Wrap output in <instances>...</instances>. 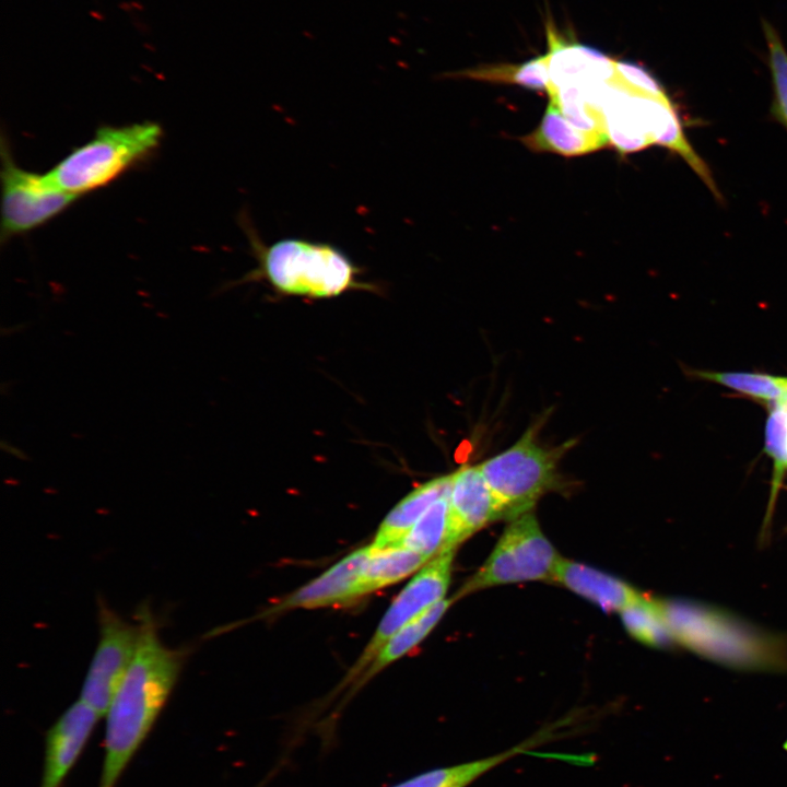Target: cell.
<instances>
[{"mask_svg": "<svg viewBox=\"0 0 787 787\" xmlns=\"http://www.w3.org/2000/svg\"><path fill=\"white\" fill-rule=\"evenodd\" d=\"M134 658L105 713L104 757L97 787H117L166 705L187 653L166 646L146 606L138 612Z\"/></svg>", "mask_w": 787, "mask_h": 787, "instance_id": "obj_1", "label": "cell"}, {"mask_svg": "<svg viewBox=\"0 0 787 787\" xmlns=\"http://www.w3.org/2000/svg\"><path fill=\"white\" fill-rule=\"evenodd\" d=\"M693 374L756 401L774 406L787 403V377L748 372L695 371Z\"/></svg>", "mask_w": 787, "mask_h": 787, "instance_id": "obj_22", "label": "cell"}, {"mask_svg": "<svg viewBox=\"0 0 787 787\" xmlns=\"http://www.w3.org/2000/svg\"><path fill=\"white\" fill-rule=\"evenodd\" d=\"M99 637L79 700L101 717L129 669L140 641V623L128 622L106 603H98Z\"/></svg>", "mask_w": 787, "mask_h": 787, "instance_id": "obj_8", "label": "cell"}, {"mask_svg": "<svg viewBox=\"0 0 787 787\" xmlns=\"http://www.w3.org/2000/svg\"><path fill=\"white\" fill-rule=\"evenodd\" d=\"M448 545L458 544L490 522L501 519L495 497L479 465H465L451 473Z\"/></svg>", "mask_w": 787, "mask_h": 787, "instance_id": "obj_11", "label": "cell"}, {"mask_svg": "<svg viewBox=\"0 0 787 787\" xmlns=\"http://www.w3.org/2000/svg\"><path fill=\"white\" fill-rule=\"evenodd\" d=\"M549 582L564 586L607 612L620 613L644 596L612 575L562 556Z\"/></svg>", "mask_w": 787, "mask_h": 787, "instance_id": "obj_15", "label": "cell"}, {"mask_svg": "<svg viewBox=\"0 0 787 787\" xmlns=\"http://www.w3.org/2000/svg\"><path fill=\"white\" fill-rule=\"evenodd\" d=\"M547 54L552 91L566 85L584 86L616 79L615 61L602 51L564 40L552 25L547 26Z\"/></svg>", "mask_w": 787, "mask_h": 787, "instance_id": "obj_13", "label": "cell"}, {"mask_svg": "<svg viewBox=\"0 0 787 787\" xmlns=\"http://www.w3.org/2000/svg\"><path fill=\"white\" fill-rule=\"evenodd\" d=\"M784 127L787 129V122H786V125H785Z\"/></svg>", "mask_w": 787, "mask_h": 787, "instance_id": "obj_29", "label": "cell"}, {"mask_svg": "<svg viewBox=\"0 0 787 787\" xmlns=\"http://www.w3.org/2000/svg\"><path fill=\"white\" fill-rule=\"evenodd\" d=\"M542 420L532 423L510 447L479 463L501 518L509 520L532 512L540 497L560 488L559 462L575 439L556 447L541 445L537 435Z\"/></svg>", "mask_w": 787, "mask_h": 787, "instance_id": "obj_5", "label": "cell"}, {"mask_svg": "<svg viewBox=\"0 0 787 787\" xmlns=\"http://www.w3.org/2000/svg\"><path fill=\"white\" fill-rule=\"evenodd\" d=\"M451 602V599L444 598L418 614L390 636L367 668L361 682L368 680L389 663L407 655L412 648L419 645L439 622Z\"/></svg>", "mask_w": 787, "mask_h": 787, "instance_id": "obj_19", "label": "cell"}, {"mask_svg": "<svg viewBox=\"0 0 787 787\" xmlns=\"http://www.w3.org/2000/svg\"><path fill=\"white\" fill-rule=\"evenodd\" d=\"M629 634L650 647H668L674 643L658 609L656 598L644 596L620 612Z\"/></svg>", "mask_w": 787, "mask_h": 787, "instance_id": "obj_23", "label": "cell"}, {"mask_svg": "<svg viewBox=\"0 0 787 787\" xmlns=\"http://www.w3.org/2000/svg\"><path fill=\"white\" fill-rule=\"evenodd\" d=\"M368 555L369 545L355 550L287 596L272 611L327 607L355 599V588Z\"/></svg>", "mask_w": 787, "mask_h": 787, "instance_id": "obj_14", "label": "cell"}, {"mask_svg": "<svg viewBox=\"0 0 787 787\" xmlns=\"http://www.w3.org/2000/svg\"><path fill=\"white\" fill-rule=\"evenodd\" d=\"M549 97L556 103L564 117L574 127L583 132L608 139L602 113L587 102L580 86H562L549 94Z\"/></svg>", "mask_w": 787, "mask_h": 787, "instance_id": "obj_25", "label": "cell"}, {"mask_svg": "<svg viewBox=\"0 0 787 787\" xmlns=\"http://www.w3.org/2000/svg\"><path fill=\"white\" fill-rule=\"evenodd\" d=\"M447 75L516 84L530 90L545 91L548 94L553 89L547 55L539 56L520 64H489Z\"/></svg>", "mask_w": 787, "mask_h": 787, "instance_id": "obj_20", "label": "cell"}, {"mask_svg": "<svg viewBox=\"0 0 787 787\" xmlns=\"http://www.w3.org/2000/svg\"><path fill=\"white\" fill-rule=\"evenodd\" d=\"M162 137L161 126L153 121L103 126L47 174L61 189L79 198L146 161L160 146Z\"/></svg>", "mask_w": 787, "mask_h": 787, "instance_id": "obj_4", "label": "cell"}, {"mask_svg": "<svg viewBox=\"0 0 787 787\" xmlns=\"http://www.w3.org/2000/svg\"><path fill=\"white\" fill-rule=\"evenodd\" d=\"M451 474L430 480L402 498L380 524L371 547L397 545L420 517L449 492Z\"/></svg>", "mask_w": 787, "mask_h": 787, "instance_id": "obj_17", "label": "cell"}, {"mask_svg": "<svg viewBox=\"0 0 787 787\" xmlns=\"http://www.w3.org/2000/svg\"><path fill=\"white\" fill-rule=\"evenodd\" d=\"M448 538L449 505L447 494L436 501L420 517L397 545H403L431 560L444 548L449 547Z\"/></svg>", "mask_w": 787, "mask_h": 787, "instance_id": "obj_21", "label": "cell"}, {"mask_svg": "<svg viewBox=\"0 0 787 787\" xmlns=\"http://www.w3.org/2000/svg\"><path fill=\"white\" fill-rule=\"evenodd\" d=\"M428 561L422 554L403 545L381 549H373L369 545V555L360 575L355 598L401 580Z\"/></svg>", "mask_w": 787, "mask_h": 787, "instance_id": "obj_18", "label": "cell"}, {"mask_svg": "<svg viewBox=\"0 0 787 787\" xmlns=\"http://www.w3.org/2000/svg\"><path fill=\"white\" fill-rule=\"evenodd\" d=\"M508 521L490 556L462 585L458 597L494 586L550 580L561 555L542 532L533 512Z\"/></svg>", "mask_w": 787, "mask_h": 787, "instance_id": "obj_6", "label": "cell"}, {"mask_svg": "<svg viewBox=\"0 0 787 787\" xmlns=\"http://www.w3.org/2000/svg\"><path fill=\"white\" fill-rule=\"evenodd\" d=\"M783 748H784V750L787 752V739L784 741Z\"/></svg>", "mask_w": 787, "mask_h": 787, "instance_id": "obj_28", "label": "cell"}, {"mask_svg": "<svg viewBox=\"0 0 787 787\" xmlns=\"http://www.w3.org/2000/svg\"><path fill=\"white\" fill-rule=\"evenodd\" d=\"M763 26L770 49V66L775 93L771 114L784 126L787 121V52L773 26L767 22H764Z\"/></svg>", "mask_w": 787, "mask_h": 787, "instance_id": "obj_26", "label": "cell"}, {"mask_svg": "<svg viewBox=\"0 0 787 787\" xmlns=\"http://www.w3.org/2000/svg\"><path fill=\"white\" fill-rule=\"evenodd\" d=\"M765 451L773 460L770 503L765 517L767 526L785 471L787 470V407L774 406L765 425Z\"/></svg>", "mask_w": 787, "mask_h": 787, "instance_id": "obj_24", "label": "cell"}, {"mask_svg": "<svg viewBox=\"0 0 787 787\" xmlns=\"http://www.w3.org/2000/svg\"><path fill=\"white\" fill-rule=\"evenodd\" d=\"M1 239L28 233L59 215L78 197L61 189L46 174L26 171L1 140Z\"/></svg>", "mask_w": 787, "mask_h": 787, "instance_id": "obj_7", "label": "cell"}, {"mask_svg": "<svg viewBox=\"0 0 787 787\" xmlns=\"http://www.w3.org/2000/svg\"><path fill=\"white\" fill-rule=\"evenodd\" d=\"M674 643L727 667L787 670V637L756 627L717 607L685 599H658Z\"/></svg>", "mask_w": 787, "mask_h": 787, "instance_id": "obj_2", "label": "cell"}, {"mask_svg": "<svg viewBox=\"0 0 787 787\" xmlns=\"http://www.w3.org/2000/svg\"><path fill=\"white\" fill-rule=\"evenodd\" d=\"M243 227L257 261L252 278L267 280L278 292L324 298L361 286L360 269L336 246L303 238L266 244L245 219Z\"/></svg>", "mask_w": 787, "mask_h": 787, "instance_id": "obj_3", "label": "cell"}, {"mask_svg": "<svg viewBox=\"0 0 787 787\" xmlns=\"http://www.w3.org/2000/svg\"><path fill=\"white\" fill-rule=\"evenodd\" d=\"M455 547L444 548L423 565L399 592L378 624L375 634L346 677L352 681L372 663L384 644L418 614L443 600L447 591L455 555Z\"/></svg>", "mask_w": 787, "mask_h": 787, "instance_id": "obj_9", "label": "cell"}, {"mask_svg": "<svg viewBox=\"0 0 787 787\" xmlns=\"http://www.w3.org/2000/svg\"><path fill=\"white\" fill-rule=\"evenodd\" d=\"M101 716L78 698L51 725L45 738L38 787H61L86 747Z\"/></svg>", "mask_w": 787, "mask_h": 787, "instance_id": "obj_10", "label": "cell"}, {"mask_svg": "<svg viewBox=\"0 0 787 787\" xmlns=\"http://www.w3.org/2000/svg\"><path fill=\"white\" fill-rule=\"evenodd\" d=\"M616 78L634 92L653 97H668L661 84L642 66L615 61Z\"/></svg>", "mask_w": 787, "mask_h": 787, "instance_id": "obj_27", "label": "cell"}, {"mask_svg": "<svg viewBox=\"0 0 787 787\" xmlns=\"http://www.w3.org/2000/svg\"><path fill=\"white\" fill-rule=\"evenodd\" d=\"M521 141L532 151L551 152L566 157L588 154L609 144L608 139L583 132L574 127L552 99L538 128Z\"/></svg>", "mask_w": 787, "mask_h": 787, "instance_id": "obj_16", "label": "cell"}, {"mask_svg": "<svg viewBox=\"0 0 787 787\" xmlns=\"http://www.w3.org/2000/svg\"><path fill=\"white\" fill-rule=\"evenodd\" d=\"M561 738L562 735L557 725L551 724L502 752L463 763L432 768L390 787H469L486 773L516 756L550 757V754L535 752V750Z\"/></svg>", "mask_w": 787, "mask_h": 787, "instance_id": "obj_12", "label": "cell"}]
</instances>
